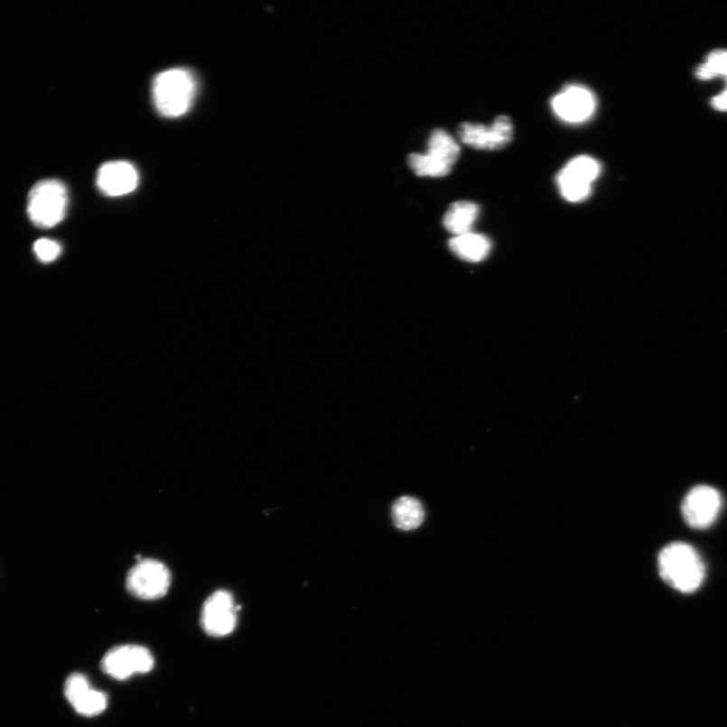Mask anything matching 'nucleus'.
Masks as SVG:
<instances>
[{
	"mask_svg": "<svg viewBox=\"0 0 727 727\" xmlns=\"http://www.w3.org/2000/svg\"><path fill=\"white\" fill-rule=\"evenodd\" d=\"M152 91L158 113L167 118H177L192 107L198 93V80L186 68H173L155 77Z\"/></svg>",
	"mask_w": 727,
	"mask_h": 727,
	"instance_id": "f257e3e1",
	"label": "nucleus"
},
{
	"mask_svg": "<svg viewBox=\"0 0 727 727\" xmlns=\"http://www.w3.org/2000/svg\"><path fill=\"white\" fill-rule=\"evenodd\" d=\"M657 567L666 584L683 593H692L703 584L705 567L691 545L674 543L658 555Z\"/></svg>",
	"mask_w": 727,
	"mask_h": 727,
	"instance_id": "f03ea898",
	"label": "nucleus"
},
{
	"mask_svg": "<svg viewBox=\"0 0 727 727\" xmlns=\"http://www.w3.org/2000/svg\"><path fill=\"white\" fill-rule=\"evenodd\" d=\"M66 186L55 179H46L32 188L28 199V216L33 224L42 228L56 227L66 216Z\"/></svg>",
	"mask_w": 727,
	"mask_h": 727,
	"instance_id": "7ed1b4c3",
	"label": "nucleus"
},
{
	"mask_svg": "<svg viewBox=\"0 0 727 727\" xmlns=\"http://www.w3.org/2000/svg\"><path fill=\"white\" fill-rule=\"evenodd\" d=\"M126 585L127 592L139 600H160L169 592L171 572L160 561L142 560L128 572Z\"/></svg>",
	"mask_w": 727,
	"mask_h": 727,
	"instance_id": "20e7f679",
	"label": "nucleus"
},
{
	"mask_svg": "<svg viewBox=\"0 0 727 727\" xmlns=\"http://www.w3.org/2000/svg\"><path fill=\"white\" fill-rule=\"evenodd\" d=\"M601 172L600 162L589 156H578L568 162L557 176L559 191L570 202H581L592 194V183Z\"/></svg>",
	"mask_w": 727,
	"mask_h": 727,
	"instance_id": "39448f33",
	"label": "nucleus"
},
{
	"mask_svg": "<svg viewBox=\"0 0 727 727\" xmlns=\"http://www.w3.org/2000/svg\"><path fill=\"white\" fill-rule=\"evenodd\" d=\"M155 660L148 648L126 645L111 648L102 658L101 669L111 678L126 680L135 674L152 671Z\"/></svg>",
	"mask_w": 727,
	"mask_h": 727,
	"instance_id": "423d86ee",
	"label": "nucleus"
},
{
	"mask_svg": "<svg viewBox=\"0 0 727 727\" xmlns=\"http://www.w3.org/2000/svg\"><path fill=\"white\" fill-rule=\"evenodd\" d=\"M238 607L234 597L225 590L211 594L205 601L201 613V626L212 638H224L232 634L237 626Z\"/></svg>",
	"mask_w": 727,
	"mask_h": 727,
	"instance_id": "0eeeda50",
	"label": "nucleus"
},
{
	"mask_svg": "<svg viewBox=\"0 0 727 727\" xmlns=\"http://www.w3.org/2000/svg\"><path fill=\"white\" fill-rule=\"evenodd\" d=\"M722 506V495L713 487L699 485L688 492L682 503V515L693 528L704 529L716 520Z\"/></svg>",
	"mask_w": 727,
	"mask_h": 727,
	"instance_id": "6e6552de",
	"label": "nucleus"
},
{
	"mask_svg": "<svg viewBox=\"0 0 727 727\" xmlns=\"http://www.w3.org/2000/svg\"><path fill=\"white\" fill-rule=\"evenodd\" d=\"M552 109L561 121L582 124L595 114L597 100L594 93L582 85L564 88L551 102Z\"/></svg>",
	"mask_w": 727,
	"mask_h": 727,
	"instance_id": "1a4fd4ad",
	"label": "nucleus"
},
{
	"mask_svg": "<svg viewBox=\"0 0 727 727\" xmlns=\"http://www.w3.org/2000/svg\"><path fill=\"white\" fill-rule=\"evenodd\" d=\"M459 138L465 144L478 150H500L513 139V125L507 116L495 118L489 126L464 123L459 127Z\"/></svg>",
	"mask_w": 727,
	"mask_h": 727,
	"instance_id": "9d476101",
	"label": "nucleus"
},
{
	"mask_svg": "<svg viewBox=\"0 0 727 727\" xmlns=\"http://www.w3.org/2000/svg\"><path fill=\"white\" fill-rule=\"evenodd\" d=\"M97 183L98 190L110 198L126 195L139 185L138 170L126 161L108 162L99 168Z\"/></svg>",
	"mask_w": 727,
	"mask_h": 727,
	"instance_id": "9b49d317",
	"label": "nucleus"
},
{
	"mask_svg": "<svg viewBox=\"0 0 727 727\" xmlns=\"http://www.w3.org/2000/svg\"><path fill=\"white\" fill-rule=\"evenodd\" d=\"M65 695L77 713L93 717L104 713L107 707V696L104 692L94 690L82 674H73L65 684Z\"/></svg>",
	"mask_w": 727,
	"mask_h": 727,
	"instance_id": "f8f14e48",
	"label": "nucleus"
},
{
	"mask_svg": "<svg viewBox=\"0 0 727 727\" xmlns=\"http://www.w3.org/2000/svg\"><path fill=\"white\" fill-rule=\"evenodd\" d=\"M449 246L451 251L460 259L471 263L485 260L491 251L490 239L472 232L452 238Z\"/></svg>",
	"mask_w": 727,
	"mask_h": 727,
	"instance_id": "ddd939ff",
	"label": "nucleus"
},
{
	"mask_svg": "<svg viewBox=\"0 0 727 727\" xmlns=\"http://www.w3.org/2000/svg\"><path fill=\"white\" fill-rule=\"evenodd\" d=\"M479 216V207L471 201L452 203L444 215L443 226L452 235L461 236L471 233Z\"/></svg>",
	"mask_w": 727,
	"mask_h": 727,
	"instance_id": "4468645a",
	"label": "nucleus"
},
{
	"mask_svg": "<svg viewBox=\"0 0 727 727\" xmlns=\"http://www.w3.org/2000/svg\"><path fill=\"white\" fill-rule=\"evenodd\" d=\"M425 517L423 504L410 496L397 499L392 508V519L401 530H414L421 527Z\"/></svg>",
	"mask_w": 727,
	"mask_h": 727,
	"instance_id": "2eb2a0df",
	"label": "nucleus"
},
{
	"mask_svg": "<svg viewBox=\"0 0 727 727\" xmlns=\"http://www.w3.org/2000/svg\"><path fill=\"white\" fill-rule=\"evenodd\" d=\"M426 153L452 168L459 159L461 149L457 141L447 131L438 128L430 135Z\"/></svg>",
	"mask_w": 727,
	"mask_h": 727,
	"instance_id": "dca6fc26",
	"label": "nucleus"
},
{
	"mask_svg": "<svg viewBox=\"0 0 727 727\" xmlns=\"http://www.w3.org/2000/svg\"><path fill=\"white\" fill-rule=\"evenodd\" d=\"M408 164L417 176L421 177H444L447 176L452 168L442 163L430 154L415 153L408 158Z\"/></svg>",
	"mask_w": 727,
	"mask_h": 727,
	"instance_id": "f3484780",
	"label": "nucleus"
},
{
	"mask_svg": "<svg viewBox=\"0 0 727 727\" xmlns=\"http://www.w3.org/2000/svg\"><path fill=\"white\" fill-rule=\"evenodd\" d=\"M696 77L700 80H713L716 77H723L727 80V50H715L706 58V62L701 64L696 70Z\"/></svg>",
	"mask_w": 727,
	"mask_h": 727,
	"instance_id": "a211bd4d",
	"label": "nucleus"
},
{
	"mask_svg": "<svg viewBox=\"0 0 727 727\" xmlns=\"http://www.w3.org/2000/svg\"><path fill=\"white\" fill-rule=\"evenodd\" d=\"M33 252L41 262L48 264L59 258L62 253V247L53 239L40 238L33 245Z\"/></svg>",
	"mask_w": 727,
	"mask_h": 727,
	"instance_id": "6ab92c4d",
	"label": "nucleus"
},
{
	"mask_svg": "<svg viewBox=\"0 0 727 727\" xmlns=\"http://www.w3.org/2000/svg\"><path fill=\"white\" fill-rule=\"evenodd\" d=\"M712 106L714 109L718 111H727V89L723 92L718 94V96L713 98Z\"/></svg>",
	"mask_w": 727,
	"mask_h": 727,
	"instance_id": "aec40b11",
	"label": "nucleus"
}]
</instances>
